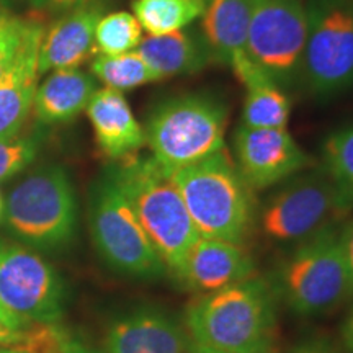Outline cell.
Here are the masks:
<instances>
[{
	"mask_svg": "<svg viewBox=\"0 0 353 353\" xmlns=\"http://www.w3.org/2000/svg\"><path fill=\"white\" fill-rule=\"evenodd\" d=\"M101 6L87 0L63 13L50 30H44L38 57L39 76L52 70L79 69L95 52V28Z\"/></svg>",
	"mask_w": 353,
	"mask_h": 353,
	"instance_id": "9a60e30c",
	"label": "cell"
},
{
	"mask_svg": "<svg viewBox=\"0 0 353 353\" xmlns=\"http://www.w3.org/2000/svg\"><path fill=\"white\" fill-rule=\"evenodd\" d=\"M306 34L304 0H252L247 57L278 87H288L299 79Z\"/></svg>",
	"mask_w": 353,
	"mask_h": 353,
	"instance_id": "30bf717a",
	"label": "cell"
},
{
	"mask_svg": "<svg viewBox=\"0 0 353 353\" xmlns=\"http://www.w3.org/2000/svg\"><path fill=\"white\" fill-rule=\"evenodd\" d=\"M172 179L200 237L244 244L257 223L255 190L226 149L172 172Z\"/></svg>",
	"mask_w": 353,
	"mask_h": 353,
	"instance_id": "7a4b0ae2",
	"label": "cell"
},
{
	"mask_svg": "<svg viewBox=\"0 0 353 353\" xmlns=\"http://www.w3.org/2000/svg\"><path fill=\"white\" fill-rule=\"evenodd\" d=\"M341 226H330L293 244L273 272L270 285L276 299L296 316H324L353 296Z\"/></svg>",
	"mask_w": 353,
	"mask_h": 353,
	"instance_id": "277c9868",
	"label": "cell"
},
{
	"mask_svg": "<svg viewBox=\"0 0 353 353\" xmlns=\"http://www.w3.org/2000/svg\"><path fill=\"white\" fill-rule=\"evenodd\" d=\"M15 2H19V0H0V3H2V6H12V3H15Z\"/></svg>",
	"mask_w": 353,
	"mask_h": 353,
	"instance_id": "8d00e7d4",
	"label": "cell"
},
{
	"mask_svg": "<svg viewBox=\"0 0 353 353\" xmlns=\"http://www.w3.org/2000/svg\"><path fill=\"white\" fill-rule=\"evenodd\" d=\"M301 79L316 99L353 87V0H307Z\"/></svg>",
	"mask_w": 353,
	"mask_h": 353,
	"instance_id": "9c48e42d",
	"label": "cell"
},
{
	"mask_svg": "<svg viewBox=\"0 0 353 353\" xmlns=\"http://www.w3.org/2000/svg\"><path fill=\"white\" fill-rule=\"evenodd\" d=\"M0 322L8 325V327H13V329H23L28 324H32V322H26L23 319H20L19 316L12 314V312L8 311V309L3 306L2 303H0Z\"/></svg>",
	"mask_w": 353,
	"mask_h": 353,
	"instance_id": "d6a6232c",
	"label": "cell"
},
{
	"mask_svg": "<svg viewBox=\"0 0 353 353\" xmlns=\"http://www.w3.org/2000/svg\"><path fill=\"white\" fill-rule=\"evenodd\" d=\"M321 167L353 208V125L334 131L325 138Z\"/></svg>",
	"mask_w": 353,
	"mask_h": 353,
	"instance_id": "cb8c5ba5",
	"label": "cell"
},
{
	"mask_svg": "<svg viewBox=\"0 0 353 353\" xmlns=\"http://www.w3.org/2000/svg\"><path fill=\"white\" fill-rule=\"evenodd\" d=\"M183 319L164 307L136 306L108 322L103 353H192Z\"/></svg>",
	"mask_w": 353,
	"mask_h": 353,
	"instance_id": "4fadbf2b",
	"label": "cell"
},
{
	"mask_svg": "<svg viewBox=\"0 0 353 353\" xmlns=\"http://www.w3.org/2000/svg\"><path fill=\"white\" fill-rule=\"evenodd\" d=\"M88 228L97 252L112 270L143 281H157L169 275L110 169L90 188Z\"/></svg>",
	"mask_w": 353,
	"mask_h": 353,
	"instance_id": "52a82bcc",
	"label": "cell"
},
{
	"mask_svg": "<svg viewBox=\"0 0 353 353\" xmlns=\"http://www.w3.org/2000/svg\"><path fill=\"white\" fill-rule=\"evenodd\" d=\"M2 208H3V201H2V196H0V216H2Z\"/></svg>",
	"mask_w": 353,
	"mask_h": 353,
	"instance_id": "f35d334b",
	"label": "cell"
},
{
	"mask_svg": "<svg viewBox=\"0 0 353 353\" xmlns=\"http://www.w3.org/2000/svg\"><path fill=\"white\" fill-rule=\"evenodd\" d=\"M30 325V324H28ZM23 329H13L0 322V348H15L23 341Z\"/></svg>",
	"mask_w": 353,
	"mask_h": 353,
	"instance_id": "f546056e",
	"label": "cell"
},
{
	"mask_svg": "<svg viewBox=\"0 0 353 353\" xmlns=\"http://www.w3.org/2000/svg\"><path fill=\"white\" fill-rule=\"evenodd\" d=\"M131 7L141 28L161 37L200 20L205 0H132Z\"/></svg>",
	"mask_w": 353,
	"mask_h": 353,
	"instance_id": "7402d4cb",
	"label": "cell"
},
{
	"mask_svg": "<svg viewBox=\"0 0 353 353\" xmlns=\"http://www.w3.org/2000/svg\"><path fill=\"white\" fill-rule=\"evenodd\" d=\"M0 303L26 322L54 324L64 316V280L37 252L0 239Z\"/></svg>",
	"mask_w": 353,
	"mask_h": 353,
	"instance_id": "8fae6325",
	"label": "cell"
},
{
	"mask_svg": "<svg viewBox=\"0 0 353 353\" xmlns=\"http://www.w3.org/2000/svg\"><path fill=\"white\" fill-rule=\"evenodd\" d=\"M64 353H103V352L94 350V348L83 345L82 342L76 341V339H70V337H69L68 341H65Z\"/></svg>",
	"mask_w": 353,
	"mask_h": 353,
	"instance_id": "836d02e7",
	"label": "cell"
},
{
	"mask_svg": "<svg viewBox=\"0 0 353 353\" xmlns=\"http://www.w3.org/2000/svg\"><path fill=\"white\" fill-rule=\"evenodd\" d=\"M136 51L156 70L161 81L196 74L214 64L200 28L193 25L161 37L143 38Z\"/></svg>",
	"mask_w": 353,
	"mask_h": 353,
	"instance_id": "d6986e66",
	"label": "cell"
},
{
	"mask_svg": "<svg viewBox=\"0 0 353 353\" xmlns=\"http://www.w3.org/2000/svg\"><path fill=\"white\" fill-rule=\"evenodd\" d=\"M143 41V28L130 12L101 15L95 28V50L100 54L118 56L138 50Z\"/></svg>",
	"mask_w": 353,
	"mask_h": 353,
	"instance_id": "d4e9b609",
	"label": "cell"
},
{
	"mask_svg": "<svg viewBox=\"0 0 353 353\" xmlns=\"http://www.w3.org/2000/svg\"><path fill=\"white\" fill-rule=\"evenodd\" d=\"M262 353H278V352L273 350V347H272V348H268V350H265V352H262Z\"/></svg>",
	"mask_w": 353,
	"mask_h": 353,
	"instance_id": "74e56055",
	"label": "cell"
},
{
	"mask_svg": "<svg viewBox=\"0 0 353 353\" xmlns=\"http://www.w3.org/2000/svg\"><path fill=\"white\" fill-rule=\"evenodd\" d=\"M228 114V105L211 94L170 97L149 113L145 144L154 161L172 174L226 149Z\"/></svg>",
	"mask_w": 353,
	"mask_h": 353,
	"instance_id": "5b68a950",
	"label": "cell"
},
{
	"mask_svg": "<svg viewBox=\"0 0 353 353\" xmlns=\"http://www.w3.org/2000/svg\"><path fill=\"white\" fill-rule=\"evenodd\" d=\"M183 322L196 345L224 353H262L273 347L276 296L270 281L249 278L190 303Z\"/></svg>",
	"mask_w": 353,
	"mask_h": 353,
	"instance_id": "6da1fadb",
	"label": "cell"
},
{
	"mask_svg": "<svg viewBox=\"0 0 353 353\" xmlns=\"http://www.w3.org/2000/svg\"><path fill=\"white\" fill-rule=\"evenodd\" d=\"M34 20H25L0 7V77L12 68L26 41Z\"/></svg>",
	"mask_w": 353,
	"mask_h": 353,
	"instance_id": "4316f807",
	"label": "cell"
},
{
	"mask_svg": "<svg viewBox=\"0 0 353 353\" xmlns=\"http://www.w3.org/2000/svg\"><path fill=\"white\" fill-rule=\"evenodd\" d=\"M252 0H205L200 32L214 64L231 68L239 79L252 63L245 52Z\"/></svg>",
	"mask_w": 353,
	"mask_h": 353,
	"instance_id": "2e32d148",
	"label": "cell"
},
{
	"mask_svg": "<svg viewBox=\"0 0 353 353\" xmlns=\"http://www.w3.org/2000/svg\"><path fill=\"white\" fill-rule=\"evenodd\" d=\"M83 2L87 0H28L33 10L46 13V15H63L72 8L82 6Z\"/></svg>",
	"mask_w": 353,
	"mask_h": 353,
	"instance_id": "83f0119b",
	"label": "cell"
},
{
	"mask_svg": "<svg viewBox=\"0 0 353 353\" xmlns=\"http://www.w3.org/2000/svg\"><path fill=\"white\" fill-rule=\"evenodd\" d=\"M92 74L105 83V87L118 92L148 85L161 81L156 70L143 59L138 51L125 52L118 56L99 54L92 61Z\"/></svg>",
	"mask_w": 353,
	"mask_h": 353,
	"instance_id": "603a6c76",
	"label": "cell"
},
{
	"mask_svg": "<svg viewBox=\"0 0 353 353\" xmlns=\"http://www.w3.org/2000/svg\"><path fill=\"white\" fill-rule=\"evenodd\" d=\"M192 353H224V352L211 350V348H206V347H201V345H196V343H193Z\"/></svg>",
	"mask_w": 353,
	"mask_h": 353,
	"instance_id": "e575fe53",
	"label": "cell"
},
{
	"mask_svg": "<svg viewBox=\"0 0 353 353\" xmlns=\"http://www.w3.org/2000/svg\"><path fill=\"white\" fill-rule=\"evenodd\" d=\"M0 353H23V352L15 350V348H0Z\"/></svg>",
	"mask_w": 353,
	"mask_h": 353,
	"instance_id": "d590c367",
	"label": "cell"
},
{
	"mask_svg": "<svg viewBox=\"0 0 353 353\" xmlns=\"http://www.w3.org/2000/svg\"><path fill=\"white\" fill-rule=\"evenodd\" d=\"M43 34V23L34 20L19 57L0 77V139L21 132L32 113L39 79L38 57Z\"/></svg>",
	"mask_w": 353,
	"mask_h": 353,
	"instance_id": "e0dca14e",
	"label": "cell"
},
{
	"mask_svg": "<svg viewBox=\"0 0 353 353\" xmlns=\"http://www.w3.org/2000/svg\"><path fill=\"white\" fill-rule=\"evenodd\" d=\"M43 143V134L39 131L28 134L12 136V138L0 139V182L12 179L13 175L25 170L38 156Z\"/></svg>",
	"mask_w": 353,
	"mask_h": 353,
	"instance_id": "484cf974",
	"label": "cell"
},
{
	"mask_svg": "<svg viewBox=\"0 0 353 353\" xmlns=\"http://www.w3.org/2000/svg\"><path fill=\"white\" fill-rule=\"evenodd\" d=\"M341 241L343 252H345L348 268H350L352 283H353V219L341 226Z\"/></svg>",
	"mask_w": 353,
	"mask_h": 353,
	"instance_id": "4dcf8cb0",
	"label": "cell"
},
{
	"mask_svg": "<svg viewBox=\"0 0 353 353\" xmlns=\"http://www.w3.org/2000/svg\"><path fill=\"white\" fill-rule=\"evenodd\" d=\"M85 112L100 151L112 161L130 157L145 144L144 126L136 120L121 92L100 88L88 101Z\"/></svg>",
	"mask_w": 353,
	"mask_h": 353,
	"instance_id": "ac0fdd59",
	"label": "cell"
},
{
	"mask_svg": "<svg viewBox=\"0 0 353 353\" xmlns=\"http://www.w3.org/2000/svg\"><path fill=\"white\" fill-rule=\"evenodd\" d=\"M141 226L175 276L190 247L200 239L170 172L151 157L130 156L108 167Z\"/></svg>",
	"mask_w": 353,
	"mask_h": 353,
	"instance_id": "3957f363",
	"label": "cell"
},
{
	"mask_svg": "<svg viewBox=\"0 0 353 353\" xmlns=\"http://www.w3.org/2000/svg\"><path fill=\"white\" fill-rule=\"evenodd\" d=\"M255 263L242 244L200 237L174 276L198 296L214 293L254 276Z\"/></svg>",
	"mask_w": 353,
	"mask_h": 353,
	"instance_id": "5bb4252c",
	"label": "cell"
},
{
	"mask_svg": "<svg viewBox=\"0 0 353 353\" xmlns=\"http://www.w3.org/2000/svg\"><path fill=\"white\" fill-rule=\"evenodd\" d=\"M247 88L242 125L249 128H286L291 103L281 87L265 76L244 83Z\"/></svg>",
	"mask_w": 353,
	"mask_h": 353,
	"instance_id": "44dd1931",
	"label": "cell"
},
{
	"mask_svg": "<svg viewBox=\"0 0 353 353\" xmlns=\"http://www.w3.org/2000/svg\"><path fill=\"white\" fill-rule=\"evenodd\" d=\"M291 353H339V350L327 339L311 337L296 343Z\"/></svg>",
	"mask_w": 353,
	"mask_h": 353,
	"instance_id": "f1b7e54d",
	"label": "cell"
},
{
	"mask_svg": "<svg viewBox=\"0 0 353 353\" xmlns=\"http://www.w3.org/2000/svg\"><path fill=\"white\" fill-rule=\"evenodd\" d=\"M97 82L81 69L52 70L38 85L33 100V117L41 125H63L72 121L87 108L94 97Z\"/></svg>",
	"mask_w": 353,
	"mask_h": 353,
	"instance_id": "ffe728a7",
	"label": "cell"
},
{
	"mask_svg": "<svg viewBox=\"0 0 353 353\" xmlns=\"http://www.w3.org/2000/svg\"><path fill=\"white\" fill-rule=\"evenodd\" d=\"M7 231L39 250H61L74 241L79 206L74 185L64 167L48 164L28 174L3 201Z\"/></svg>",
	"mask_w": 353,
	"mask_h": 353,
	"instance_id": "8992f818",
	"label": "cell"
},
{
	"mask_svg": "<svg viewBox=\"0 0 353 353\" xmlns=\"http://www.w3.org/2000/svg\"><path fill=\"white\" fill-rule=\"evenodd\" d=\"M232 148L234 164L255 192L283 183L311 165V159L286 128L241 125L234 132Z\"/></svg>",
	"mask_w": 353,
	"mask_h": 353,
	"instance_id": "7c38bea8",
	"label": "cell"
},
{
	"mask_svg": "<svg viewBox=\"0 0 353 353\" xmlns=\"http://www.w3.org/2000/svg\"><path fill=\"white\" fill-rule=\"evenodd\" d=\"M341 342L343 350L347 353H353V306L347 312L345 319L341 325Z\"/></svg>",
	"mask_w": 353,
	"mask_h": 353,
	"instance_id": "1f68e13d",
	"label": "cell"
},
{
	"mask_svg": "<svg viewBox=\"0 0 353 353\" xmlns=\"http://www.w3.org/2000/svg\"><path fill=\"white\" fill-rule=\"evenodd\" d=\"M353 208L322 167L294 175L273 192L257 211L260 232L275 244H298L339 226Z\"/></svg>",
	"mask_w": 353,
	"mask_h": 353,
	"instance_id": "ba28073f",
	"label": "cell"
}]
</instances>
